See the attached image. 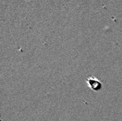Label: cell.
Here are the masks:
<instances>
[{
    "label": "cell",
    "mask_w": 122,
    "mask_h": 121,
    "mask_svg": "<svg viewBox=\"0 0 122 121\" xmlns=\"http://www.w3.org/2000/svg\"><path fill=\"white\" fill-rule=\"evenodd\" d=\"M86 83L88 87L96 92H98L100 91L102 88V85L101 83V82L98 80L97 78L93 77V76H91L88 77L86 79Z\"/></svg>",
    "instance_id": "cell-1"
}]
</instances>
